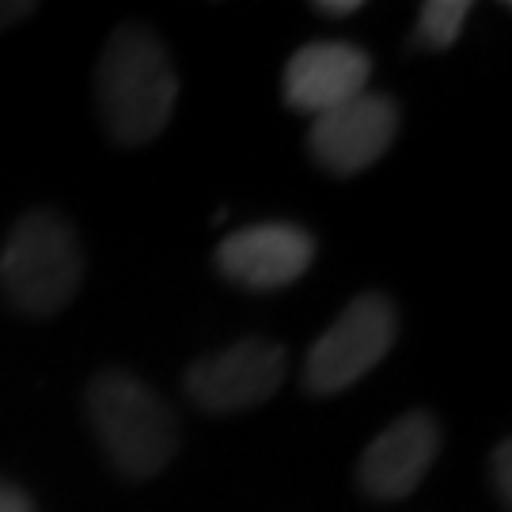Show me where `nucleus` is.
<instances>
[{
  "instance_id": "f257e3e1",
  "label": "nucleus",
  "mask_w": 512,
  "mask_h": 512,
  "mask_svg": "<svg viewBox=\"0 0 512 512\" xmlns=\"http://www.w3.org/2000/svg\"><path fill=\"white\" fill-rule=\"evenodd\" d=\"M99 114L118 145H148L167 129L179 99V73L167 46L148 27H118L95 73Z\"/></svg>"
},
{
  "instance_id": "f03ea898",
  "label": "nucleus",
  "mask_w": 512,
  "mask_h": 512,
  "mask_svg": "<svg viewBox=\"0 0 512 512\" xmlns=\"http://www.w3.org/2000/svg\"><path fill=\"white\" fill-rule=\"evenodd\" d=\"M88 421L114 471L126 478L160 475L179 452V421L152 387L122 368L88 384Z\"/></svg>"
},
{
  "instance_id": "7ed1b4c3",
  "label": "nucleus",
  "mask_w": 512,
  "mask_h": 512,
  "mask_svg": "<svg viewBox=\"0 0 512 512\" xmlns=\"http://www.w3.org/2000/svg\"><path fill=\"white\" fill-rule=\"evenodd\" d=\"M84 281V251L69 220L31 209L12 224L0 247V293L23 315L50 319L73 304Z\"/></svg>"
},
{
  "instance_id": "20e7f679",
  "label": "nucleus",
  "mask_w": 512,
  "mask_h": 512,
  "mask_svg": "<svg viewBox=\"0 0 512 512\" xmlns=\"http://www.w3.org/2000/svg\"><path fill=\"white\" fill-rule=\"evenodd\" d=\"M399 338V308L384 293H361L315 338L304 361V387L311 395H338L384 361Z\"/></svg>"
},
{
  "instance_id": "39448f33",
  "label": "nucleus",
  "mask_w": 512,
  "mask_h": 512,
  "mask_svg": "<svg viewBox=\"0 0 512 512\" xmlns=\"http://www.w3.org/2000/svg\"><path fill=\"white\" fill-rule=\"evenodd\" d=\"M285 380V349L266 338H243L186 368L183 387L205 414H239L270 403Z\"/></svg>"
},
{
  "instance_id": "423d86ee",
  "label": "nucleus",
  "mask_w": 512,
  "mask_h": 512,
  "mask_svg": "<svg viewBox=\"0 0 512 512\" xmlns=\"http://www.w3.org/2000/svg\"><path fill=\"white\" fill-rule=\"evenodd\" d=\"M319 243L304 224L293 220H262L236 228L217 243L213 262L217 274L236 281L251 293H274L285 289L311 270Z\"/></svg>"
},
{
  "instance_id": "0eeeda50",
  "label": "nucleus",
  "mask_w": 512,
  "mask_h": 512,
  "mask_svg": "<svg viewBox=\"0 0 512 512\" xmlns=\"http://www.w3.org/2000/svg\"><path fill=\"white\" fill-rule=\"evenodd\" d=\"M399 122H403V114H399V103L391 95H357V99H349L342 107L311 118V160L323 171H330V175H338V179L361 175L399 137Z\"/></svg>"
},
{
  "instance_id": "6e6552de",
  "label": "nucleus",
  "mask_w": 512,
  "mask_h": 512,
  "mask_svg": "<svg viewBox=\"0 0 512 512\" xmlns=\"http://www.w3.org/2000/svg\"><path fill=\"white\" fill-rule=\"evenodd\" d=\"M372 76V57L357 42H304L281 76V99L296 114H327L349 99L368 92Z\"/></svg>"
},
{
  "instance_id": "1a4fd4ad",
  "label": "nucleus",
  "mask_w": 512,
  "mask_h": 512,
  "mask_svg": "<svg viewBox=\"0 0 512 512\" xmlns=\"http://www.w3.org/2000/svg\"><path fill=\"white\" fill-rule=\"evenodd\" d=\"M440 452V421L429 410H406L372 440L357 467V482L372 501L414 494Z\"/></svg>"
},
{
  "instance_id": "9d476101",
  "label": "nucleus",
  "mask_w": 512,
  "mask_h": 512,
  "mask_svg": "<svg viewBox=\"0 0 512 512\" xmlns=\"http://www.w3.org/2000/svg\"><path fill=\"white\" fill-rule=\"evenodd\" d=\"M471 16L467 0H429L421 4L418 23H414V46L418 50H448Z\"/></svg>"
},
{
  "instance_id": "9b49d317",
  "label": "nucleus",
  "mask_w": 512,
  "mask_h": 512,
  "mask_svg": "<svg viewBox=\"0 0 512 512\" xmlns=\"http://www.w3.org/2000/svg\"><path fill=\"white\" fill-rule=\"evenodd\" d=\"M490 478H494V494L501 497V505H512V444L501 440L494 459H490Z\"/></svg>"
},
{
  "instance_id": "f8f14e48",
  "label": "nucleus",
  "mask_w": 512,
  "mask_h": 512,
  "mask_svg": "<svg viewBox=\"0 0 512 512\" xmlns=\"http://www.w3.org/2000/svg\"><path fill=\"white\" fill-rule=\"evenodd\" d=\"M27 16H35V4H31V0H0V35H4L8 27L23 23Z\"/></svg>"
},
{
  "instance_id": "ddd939ff",
  "label": "nucleus",
  "mask_w": 512,
  "mask_h": 512,
  "mask_svg": "<svg viewBox=\"0 0 512 512\" xmlns=\"http://www.w3.org/2000/svg\"><path fill=\"white\" fill-rule=\"evenodd\" d=\"M0 512H35V501L12 482H0Z\"/></svg>"
},
{
  "instance_id": "4468645a",
  "label": "nucleus",
  "mask_w": 512,
  "mask_h": 512,
  "mask_svg": "<svg viewBox=\"0 0 512 512\" xmlns=\"http://www.w3.org/2000/svg\"><path fill=\"white\" fill-rule=\"evenodd\" d=\"M315 12L327 19H349L361 12V0H319L315 4Z\"/></svg>"
}]
</instances>
